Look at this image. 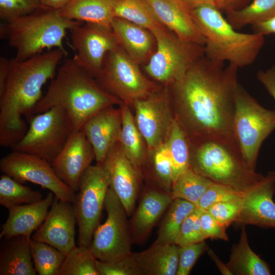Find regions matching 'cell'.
<instances>
[{
  "instance_id": "816d5d0a",
  "label": "cell",
  "mask_w": 275,
  "mask_h": 275,
  "mask_svg": "<svg viewBox=\"0 0 275 275\" xmlns=\"http://www.w3.org/2000/svg\"><path fill=\"white\" fill-rule=\"evenodd\" d=\"M41 5L47 9L60 10L67 6L72 0H39Z\"/></svg>"
},
{
  "instance_id": "ab89813d",
  "label": "cell",
  "mask_w": 275,
  "mask_h": 275,
  "mask_svg": "<svg viewBox=\"0 0 275 275\" xmlns=\"http://www.w3.org/2000/svg\"><path fill=\"white\" fill-rule=\"evenodd\" d=\"M202 209L197 207L183 222L175 244L179 246L205 241L200 225V215Z\"/></svg>"
},
{
  "instance_id": "d4e9b609",
  "label": "cell",
  "mask_w": 275,
  "mask_h": 275,
  "mask_svg": "<svg viewBox=\"0 0 275 275\" xmlns=\"http://www.w3.org/2000/svg\"><path fill=\"white\" fill-rule=\"evenodd\" d=\"M4 239L0 248V275H36L32 238L18 235Z\"/></svg>"
},
{
  "instance_id": "e575fe53",
  "label": "cell",
  "mask_w": 275,
  "mask_h": 275,
  "mask_svg": "<svg viewBox=\"0 0 275 275\" xmlns=\"http://www.w3.org/2000/svg\"><path fill=\"white\" fill-rule=\"evenodd\" d=\"M213 183L190 167L178 177L173 185L171 195L173 200L183 199L198 207L200 198Z\"/></svg>"
},
{
  "instance_id": "7402d4cb",
  "label": "cell",
  "mask_w": 275,
  "mask_h": 275,
  "mask_svg": "<svg viewBox=\"0 0 275 275\" xmlns=\"http://www.w3.org/2000/svg\"><path fill=\"white\" fill-rule=\"evenodd\" d=\"M121 125L120 108L113 105L101 109L84 125L81 130L93 147L96 163L101 164L119 141Z\"/></svg>"
},
{
  "instance_id": "8992f818",
  "label": "cell",
  "mask_w": 275,
  "mask_h": 275,
  "mask_svg": "<svg viewBox=\"0 0 275 275\" xmlns=\"http://www.w3.org/2000/svg\"><path fill=\"white\" fill-rule=\"evenodd\" d=\"M190 148V167L213 183L245 194L264 178L247 165L238 148L230 145L209 141Z\"/></svg>"
},
{
  "instance_id": "f6af8a7d",
  "label": "cell",
  "mask_w": 275,
  "mask_h": 275,
  "mask_svg": "<svg viewBox=\"0 0 275 275\" xmlns=\"http://www.w3.org/2000/svg\"><path fill=\"white\" fill-rule=\"evenodd\" d=\"M200 221L202 232L206 239L229 241L226 228L221 225L207 210H202Z\"/></svg>"
},
{
  "instance_id": "f1b7e54d",
  "label": "cell",
  "mask_w": 275,
  "mask_h": 275,
  "mask_svg": "<svg viewBox=\"0 0 275 275\" xmlns=\"http://www.w3.org/2000/svg\"><path fill=\"white\" fill-rule=\"evenodd\" d=\"M128 105L123 102L120 104L122 125L119 142L126 156L142 175L146 143Z\"/></svg>"
},
{
  "instance_id": "7a4b0ae2",
  "label": "cell",
  "mask_w": 275,
  "mask_h": 275,
  "mask_svg": "<svg viewBox=\"0 0 275 275\" xmlns=\"http://www.w3.org/2000/svg\"><path fill=\"white\" fill-rule=\"evenodd\" d=\"M67 51L55 48L24 61L10 60L3 93L0 95V145L12 147L28 129L22 116L29 117L42 98V89L56 75Z\"/></svg>"
},
{
  "instance_id": "74e56055",
  "label": "cell",
  "mask_w": 275,
  "mask_h": 275,
  "mask_svg": "<svg viewBox=\"0 0 275 275\" xmlns=\"http://www.w3.org/2000/svg\"><path fill=\"white\" fill-rule=\"evenodd\" d=\"M152 153L153 171L158 187L171 193L173 185L172 164L166 143L158 147Z\"/></svg>"
},
{
  "instance_id": "5bb4252c",
  "label": "cell",
  "mask_w": 275,
  "mask_h": 275,
  "mask_svg": "<svg viewBox=\"0 0 275 275\" xmlns=\"http://www.w3.org/2000/svg\"><path fill=\"white\" fill-rule=\"evenodd\" d=\"M0 170L20 183L39 185L61 200L71 203L73 201L75 192L59 178L50 163L43 158L13 151L1 159Z\"/></svg>"
},
{
  "instance_id": "7dc6e473",
  "label": "cell",
  "mask_w": 275,
  "mask_h": 275,
  "mask_svg": "<svg viewBox=\"0 0 275 275\" xmlns=\"http://www.w3.org/2000/svg\"><path fill=\"white\" fill-rule=\"evenodd\" d=\"M251 0H216V7L226 12L236 10L246 6Z\"/></svg>"
},
{
  "instance_id": "d6986e66",
  "label": "cell",
  "mask_w": 275,
  "mask_h": 275,
  "mask_svg": "<svg viewBox=\"0 0 275 275\" xmlns=\"http://www.w3.org/2000/svg\"><path fill=\"white\" fill-rule=\"evenodd\" d=\"M275 171H270L255 187L242 198L239 215L234 223L275 228Z\"/></svg>"
},
{
  "instance_id": "9c48e42d",
  "label": "cell",
  "mask_w": 275,
  "mask_h": 275,
  "mask_svg": "<svg viewBox=\"0 0 275 275\" xmlns=\"http://www.w3.org/2000/svg\"><path fill=\"white\" fill-rule=\"evenodd\" d=\"M156 43L146 66V72L153 78L172 85L181 78L189 67L204 55V46L179 39L163 27L152 32Z\"/></svg>"
},
{
  "instance_id": "52a82bcc",
  "label": "cell",
  "mask_w": 275,
  "mask_h": 275,
  "mask_svg": "<svg viewBox=\"0 0 275 275\" xmlns=\"http://www.w3.org/2000/svg\"><path fill=\"white\" fill-rule=\"evenodd\" d=\"M234 100L236 141L244 160L255 171L261 145L275 129V111L262 106L239 82Z\"/></svg>"
},
{
  "instance_id": "4fadbf2b",
  "label": "cell",
  "mask_w": 275,
  "mask_h": 275,
  "mask_svg": "<svg viewBox=\"0 0 275 275\" xmlns=\"http://www.w3.org/2000/svg\"><path fill=\"white\" fill-rule=\"evenodd\" d=\"M135 122L149 151L167 141L175 117L168 89L158 88L133 103Z\"/></svg>"
},
{
  "instance_id": "f907efd6",
  "label": "cell",
  "mask_w": 275,
  "mask_h": 275,
  "mask_svg": "<svg viewBox=\"0 0 275 275\" xmlns=\"http://www.w3.org/2000/svg\"><path fill=\"white\" fill-rule=\"evenodd\" d=\"M207 253L210 258L214 262L215 265L222 274L233 275L231 271L228 268L226 263H224L212 249L209 248L207 250Z\"/></svg>"
},
{
  "instance_id": "4dcf8cb0",
  "label": "cell",
  "mask_w": 275,
  "mask_h": 275,
  "mask_svg": "<svg viewBox=\"0 0 275 275\" xmlns=\"http://www.w3.org/2000/svg\"><path fill=\"white\" fill-rule=\"evenodd\" d=\"M114 17L125 19L151 33L163 27L146 0H113Z\"/></svg>"
},
{
  "instance_id": "b9f144b4",
  "label": "cell",
  "mask_w": 275,
  "mask_h": 275,
  "mask_svg": "<svg viewBox=\"0 0 275 275\" xmlns=\"http://www.w3.org/2000/svg\"><path fill=\"white\" fill-rule=\"evenodd\" d=\"M245 194L225 185L213 183L200 198L198 207L207 210L215 203L241 198Z\"/></svg>"
},
{
  "instance_id": "8d00e7d4",
  "label": "cell",
  "mask_w": 275,
  "mask_h": 275,
  "mask_svg": "<svg viewBox=\"0 0 275 275\" xmlns=\"http://www.w3.org/2000/svg\"><path fill=\"white\" fill-rule=\"evenodd\" d=\"M96 260L89 247L76 245L66 255L58 275H99Z\"/></svg>"
},
{
  "instance_id": "44dd1931",
  "label": "cell",
  "mask_w": 275,
  "mask_h": 275,
  "mask_svg": "<svg viewBox=\"0 0 275 275\" xmlns=\"http://www.w3.org/2000/svg\"><path fill=\"white\" fill-rule=\"evenodd\" d=\"M159 22L179 39L202 46L205 38L183 0H146Z\"/></svg>"
},
{
  "instance_id": "f5cc1de1",
  "label": "cell",
  "mask_w": 275,
  "mask_h": 275,
  "mask_svg": "<svg viewBox=\"0 0 275 275\" xmlns=\"http://www.w3.org/2000/svg\"><path fill=\"white\" fill-rule=\"evenodd\" d=\"M190 8L201 5H212L216 6V0H183Z\"/></svg>"
},
{
  "instance_id": "603a6c76",
  "label": "cell",
  "mask_w": 275,
  "mask_h": 275,
  "mask_svg": "<svg viewBox=\"0 0 275 275\" xmlns=\"http://www.w3.org/2000/svg\"><path fill=\"white\" fill-rule=\"evenodd\" d=\"M53 193L50 191L37 202L8 209V216L2 226L0 238H8L18 235L31 237L45 220L53 201Z\"/></svg>"
},
{
  "instance_id": "681fc988",
  "label": "cell",
  "mask_w": 275,
  "mask_h": 275,
  "mask_svg": "<svg viewBox=\"0 0 275 275\" xmlns=\"http://www.w3.org/2000/svg\"><path fill=\"white\" fill-rule=\"evenodd\" d=\"M10 65V60L4 57L0 58V95L4 92L8 78Z\"/></svg>"
},
{
  "instance_id": "9a60e30c",
  "label": "cell",
  "mask_w": 275,
  "mask_h": 275,
  "mask_svg": "<svg viewBox=\"0 0 275 275\" xmlns=\"http://www.w3.org/2000/svg\"><path fill=\"white\" fill-rule=\"evenodd\" d=\"M69 31L76 52L73 59L93 77H97L107 53L119 46L112 29L86 22Z\"/></svg>"
},
{
  "instance_id": "60d3db41",
  "label": "cell",
  "mask_w": 275,
  "mask_h": 275,
  "mask_svg": "<svg viewBox=\"0 0 275 275\" xmlns=\"http://www.w3.org/2000/svg\"><path fill=\"white\" fill-rule=\"evenodd\" d=\"M42 7L39 0H0V17L10 22L34 13Z\"/></svg>"
},
{
  "instance_id": "4316f807",
  "label": "cell",
  "mask_w": 275,
  "mask_h": 275,
  "mask_svg": "<svg viewBox=\"0 0 275 275\" xmlns=\"http://www.w3.org/2000/svg\"><path fill=\"white\" fill-rule=\"evenodd\" d=\"M233 275H270L268 264L250 246L245 226H242L238 242L231 248L226 263Z\"/></svg>"
},
{
  "instance_id": "ee69618b",
  "label": "cell",
  "mask_w": 275,
  "mask_h": 275,
  "mask_svg": "<svg viewBox=\"0 0 275 275\" xmlns=\"http://www.w3.org/2000/svg\"><path fill=\"white\" fill-rule=\"evenodd\" d=\"M205 241L179 246V262L176 275H188L200 257L207 251Z\"/></svg>"
},
{
  "instance_id": "ac0fdd59",
  "label": "cell",
  "mask_w": 275,
  "mask_h": 275,
  "mask_svg": "<svg viewBox=\"0 0 275 275\" xmlns=\"http://www.w3.org/2000/svg\"><path fill=\"white\" fill-rule=\"evenodd\" d=\"M76 224L72 203L54 196L45 220L33 234L32 239L47 243L67 255L76 246Z\"/></svg>"
},
{
  "instance_id": "cb8c5ba5",
  "label": "cell",
  "mask_w": 275,
  "mask_h": 275,
  "mask_svg": "<svg viewBox=\"0 0 275 275\" xmlns=\"http://www.w3.org/2000/svg\"><path fill=\"white\" fill-rule=\"evenodd\" d=\"M111 29L119 45L138 65L148 62L154 52L153 35L125 19L114 17Z\"/></svg>"
},
{
  "instance_id": "7c38bea8",
  "label": "cell",
  "mask_w": 275,
  "mask_h": 275,
  "mask_svg": "<svg viewBox=\"0 0 275 275\" xmlns=\"http://www.w3.org/2000/svg\"><path fill=\"white\" fill-rule=\"evenodd\" d=\"M104 209L107 217L95 230L89 246L97 260H114L131 252L132 244L126 211L118 196L109 187Z\"/></svg>"
},
{
  "instance_id": "30bf717a",
  "label": "cell",
  "mask_w": 275,
  "mask_h": 275,
  "mask_svg": "<svg viewBox=\"0 0 275 275\" xmlns=\"http://www.w3.org/2000/svg\"><path fill=\"white\" fill-rule=\"evenodd\" d=\"M138 65L119 46L106 54L97 82L122 102L133 105L158 88L143 74Z\"/></svg>"
},
{
  "instance_id": "2e32d148",
  "label": "cell",
  "mask_w": 275,
  "mask_h": 275,
  "mask_svg": "<svg viewBox=\"0 0 275 275\" xmlns=\"http://www.w3.org/2000/svg\"><path fill=\"white\" fill-rule=\"evenodd\" d=\"M108 177L109 187L119 198L128 216L133 213L139 195L142 175L117 143L101 163Z\"/></svg>"
},
{
  "instance_id": "836d02e7",
  "label": "cell",
  "mask_w": 275,
  "mask_h": 275,
  "mask_svg": "<svg viewBox=\"0 0 275 275\" xmlns=\"http://www.w3.org/2000/svg\"><path fill=\"white\" fill-rule=\"evenodd\" d=\"M39 191L22 184L10 176L0 177V204L7 209L37 202L43 199Z\"/></svg>"
},
{
  "instance_id": "3957f363",
  "label": "cell",
  "mask_w": 275,
  "mask_h": 275,
  "mask_svg": "<svg viewBox=\"0 0 275 275\" xmlns=\"http://www.w3.org/2000/svg\"><path fill=\"white\" fill-rule=\"evenodd\" d=\"M93 77L73 58L66 59L57 69L45 94L35 106L32 115L56 106L64 108L74 131L101 109L122 102L103 90Z\"/></svg>"
},
{
  "instance_id": "484cf974",
  "label": "cell",
  "mask_w": 275,
  "mask_h": 275,
  "mask_svg": "<svg viewBox=\"0 0 275 275\" xmlns=\"http://www.w3.org/2000/svg\"><path fill=\"white\" fill-rule=\"evenodd\" d=\"M143 275H176L179 246L154 242L148 249L133 253Z\"/></svg>"
},
{
  "instance_id": "83f0119b",
  "label": "cell",
  "mask_w": 275,
  "mask_h": 275,
  "mask_svg": "<svg viewBox=\"0 0 275 275\" xmlns=\"http://www.w3.org/2000/svg\"><path fill=\"white\" fill-rule=\"evenodd\" d=\"M65 18L84 21L111 28L114 18L113 0H72L59 10Z\"/></svg>"
},
{
  "instance_id": "ba28073f",
  "label": "cell",
  "mask_w": 275,
  "mask_h": 275,
  "mask_svg": "<svg viewBox=\"0 0 275 275\" xmlns=\"http://www.w3.org/2000/svg\"><path fill=\"white\" fill-rule=\"evenodd\" d=\"M29 117V127L23 138L12 148L13 151L37 156L51 163L74 131L66 111L53 107Z\"/></svg>"
},
{
  "instance_id": "1f68e13d",
  "label": "cell",
  "mask_w": 275,
  "mask_h": 275,
  "mask_svg": "<svg viewBox=\"0 0 275 275\" xmlns=\"http://www.w3.org/2000/svg\"><path fill=\"white\" fill-rule=\"evenodd\" d=\"M165 143L171 158L174 184L178 177L190 168L189 141L176 118Z\"/></svg>"
},
{
  "instance_id": "d590c367",
  "label": "cell",
  "mask_w": 275,
  "mask_h": 275,
  "mask_svg": "<svg viewBox=\"0 0 275 275\" xmlns=\"http://www.w3.org/2000/svg\"><path fill=\"white\" fill-rule=\"evenodd\" d=\"M34 268L39 275H58L66 254L43 242L31 240Z\"/></svg>"
},
{
  "instance_id": "8fae6325",
  "label": "cell",
  "mask_w": 275,
  "mask_h": 275,
  "mask_svg": "<svg viewBox=\"0 0 275 275\" xmlns=\"http://www.w3.org/2000/svg\"><path fill=\"white\" fill-rule=\"evenodd\" d=\"M109 187L102 164L91 165L79 182L72 204L78 229V245L89 247L100 221Z\"/></svg>"
},
{
  "instance_id": "7bdbcfd3",
  "label": "cell",
  "mask_w": 275,
  "mask_h": 275,
  "mask_svg": "<svg viewBox=\"0 0 275 275\" xmlns=\"http://www.w3.org/2000/svg\"><path fill=\"white\" fill-rule=\"evenodd\" d=\"M242 198L215 203L207 210L227 229L238 217L242 208Z\"/></svg>"
},
{
  "instance_id": "277c9868",
  "label": "cell",
  "mask_w": 275,
  "mask_h": 275,
  "mask_svg": "<svg viewBox=\"0 0 275 275\" xmlns=\"http://www.w3.org/2000/svg\"><path fill=\"white\" fill-rule=\"evenodd\" d=\"M205 41L204 55L212 62L235 65L252 64L264 44V36L236 31L215 6L201 5L190 8Z\"/></svg>"
},
{
  "instance_id": "f546056e",
  "label": "cell",
  "mask_w": 275,
  "mask_h": 275,
  "mask_svg": "<svg viewBox=\"0 0 275 275\" xmlns=\"http://www.w3.org/2000/svg\"><path fill=\"white\" fill-rule=\"evenodd\" d=\"M197 207L189 201L174 199L164 213L155 242L162 244L175 243L184 219Z\"/></svg>"
},
{
  "instance_id": "c3c4849f",
  "label": "cell",
  "mask_w": 275,
  "mask_h": 275,
  "mask_svg": "<svg viewBox=\"0 0 275 275\" xmlns=\"http://www.w3.org/2000/svg\"><path fill=\"white\" fill-rule=\"evenodd\" d=\"M254 33L265 36L275 34V15L269 19L253 25Z\"/></svg>"
},
{
  "instance_id": "5b68a950",
  "label": "cell",
  "mask_w": 275,
  "mask_h": 275,
  "mask_svg": "<svg viewBox=\"0 0 275 275\" xmlns=\"http://www.w3.org/2000/svg\"><path fill=\"white\" fill-rule=\"evenodd\" d=\"M80 22L64 18L58 10L42 7L28 15L1 26V36L16 50V61H21L50 50L53 47L66 51L63 39L66 31Z\"/></svg>"
},
{
  "instance_id": "bcb514c9",
  "label": "cell",
  "mask_w": 275,
  "mask_h": 275,
  "mask_svg": "<svg viewBox=\"0 0 275 275\" xmlns=\"http://www.w3.org/2000/svg\"><path fill=\"white\" fill-rule=\"evenodd\" d=\"M258 80L275 100V66L257 73Z\"/></svg>"
},
{
  "instance_id": "e0dca14e",
  "label": "cell",
  "mask_w": 275,
  "mask_h": 275,
  "mask_svg": "<svg viewBox=\"0 0 275 275\" xmlns=\"http://www.w3.org/2000/svg\"><path fill=\"white\" fill-rule=\"evenodd\" d=\"M94 159L93 147L81 129L71 133L50 164L59 178L76 193L82 175Z\"/></svg>"
},
{
  "instance_id": "d6a6232c",
  "label": "cell",
  "mask_w": 275,
  "mask_h": 275,
  "mask_svg": "<svg viewBox=\"0 0 275 275\" xmlns=\"http://www.w3.org/2000/svg\"><path fill=\"white\" fill-rule=\"evenodd\" d=\"M228 21L235 29L266 21L275 15V0H253L236 10L227 12Z\"/></svg>"
},
{
  "instance_id": "6da1fadb",
  "label": "cell",
  "mask_w": 275,
  "mask_h": 275,
  "mask_svg": "<svg viewBox=\"0 0 275 275\" xmlns=\"http://www.w3.org/2000/svg\"><path fill=\"white\" fill-rule=\"evenodd\" d=\"M224 65L203 55L171 85L175 117L190 145L213 141L239 149L234 129L238 68Z\"/></svg>"
},
{
  "instance_id": "f35d334b",
  "label": "cell",
  "mask_w": 275,
  "mask_h": 275,
  "mask_svg": "<svg viewBox=\"0 0 275 275\" xmlns=\"http://www.w3.org/2000/svg\"><path fill=\"white\" fill-rule=\"evenodd\" d=\"M96 265L99 275H143L132 252L111 261L96 260Z\"/></svg>"
},
{
  "instance_id": "ffe728a7",
  "label": "cell",
  "mask_w": 275,
  "mask_h": 275,
  "mask_svg": "<svg viewBox=\"0 0 275 275\" xmlns=\"http://www.w3.org/2000/svg\"><path fill=\"white\" fill-rule=\"evenodd\" d=\"M173 200L171 193L159 187L143 192L129 221L132 243L145 242Z\"/></svg>"
}]
</instances>
